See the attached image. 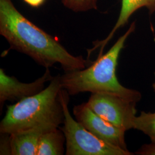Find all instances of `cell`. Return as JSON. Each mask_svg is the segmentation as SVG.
I'll return each mask as SVG.
<instances>
[{
	"label": "cell",
	"instance_id": "obj_1",
	"mask_svg": "<svg viewBox=\"0 0 155 155\" xmlns=\"http://www.w3.org/2000/svg\"><path fill=\"white\" fill-rule=\"evenodd\" d=\"M0 34L11 48L49 68L56 63L64 72L86 68L89 60L72 55L53 36L29 21L18 11L12 0H0Z\"/></svg>",
	"mask_w": 155,
	"mask_h": 155
},
{
	"label": "cell",
	"instance_id": "obj_2",
	"mask_svg": "<svg viewBox=\"0 0 155 155\" xmlns=\"http://www.w3.org/2000/svg\"><path fill=\"white\" fill-rule=\"evenodd\" d=\"M135 29L136 22L134 21L110 49L105 54L98 56L88 68L64 72L61 75L62 89L66 90L70 95L90 92L91 94L113 95L136 103L140 101L141 93L123 86L119 82L116 74L121 51L126 40Z\"/></svg>",
	"mask_w": 155,
	"mask_h": 155
},
{
	"label": "cell",
	"instance_id": "obj_3",
	"mask_svg": "<svg viewBox=\"0 0 155 155\" xmlns=\"http://www.w3.org/2000/svg\"><path fill=\"white\" fill-rule=\"evenodd\" d=\"M61 75L52 78L38 94L8 106L0 123V133L11 134L45 125L59 127L64 124Z\"/></svg>",
	"mask_w": 155,
	"mask_h": 155
},
{
	"label": "cell",
	"instance_id": "obj_4",
	"mask_svg": "<svg viewBox=\"0 0 155 155\" xmlns=\"http://www.w3.org/2000/svg\"><path fill=\"white\" fill-rule=\"evenodd\" d=\"M69 94L62 89L61 100L64 113V126L61 128L66 137V155H131L129 150L106 143L75 120L68 109Z\"/></svg>",
	"mask_w": 155,
	"mask_h": 155
},
{
	"label": "cell",
	"instance_id": "obj_5",
	"mask_svg": "<svg viewBox=\"0 0 155 155\" xmlns=\"http://www.w3.org/2000/svg\"><path fill=\"white\" fill-rule=\"evenodd\" d=\"M95 113L127 131L134 129L136 102L110 94L93 93L86 102Z\"/></svg>",
	"mask_w": 155,
	"mask_h": 155
},
{
	"label": "cell",
	"instance_id": "obj_6",
	"mask_svg": "<svg viewBox=\"0 0 155 155\" xmlns=\"http://www.w3.org/2000/svg\"><path fill=\"white\" fill-rule=\"evenodd\" d=\"M73 113L78 121L94 136L108 144L128 150L125 141L126 131L95 113L87 103L75 106Z\"/></svg>",
	"mask_w": 155,
	"mask_h": 155
},
{
	"label": "cell",
	"instance_id": "obj_7",
	"mask_svg": "<svg viewBox=\"0 0 155 155\" xmlns=\"http://www.w3.org/2000/svg\"><path fill=\"white\" fill-rule=\"evenodd\" d=\"M52 77L49 68L45 74L31 83H22L14 77L6 75L4 70L0 68V108L1 111L6 101H20L38 94L45 89V84L51 81Z\"/></svg>",
	"mask_w": 155,
	"mask_h": 155
},
{
	"label": "cell",
	"instance_id": "obj_8",
	"mask_svg": "<svg viewBox=\"0 0 155 155\" xmlns=\"http://www.w3.org/2000/svg\"><path fill=\"white\" fill-rule=\"evenodd\" d=\"M56 127L45 125L9 134L11 155H37L41 136Z\"/></svg>",
	"mask_w": 155,
	"mask_h": 155
},
{
	"label": "cell",
	"instance_id": "obj_9",
	"mask_svg": "<svg viewBox=\"0 0 155 155\" xmlns=\"http://www.w3.org/2000/svg\"><path fill=\"white\" fill-rule=\"evenodd\" d=\"M143 8H147L150 14L154 13H155V0H122L120 15L114 27L106 39L93 43V48L88 50V56L90 55L93 51L98 48H100L98 56L102 55L104 48L112 39L117 31L127 23L130 17L133 15L134 12Z\"/></svg>",
	"mask_w": 155,
	"mask_h": 155
},
{
	"label": "cell",
	"instance_id": "obj_10",
	"mask_svg": "<svg viewBox=\"0 0 155 155\" xmlns=\"http://www.w3.org/2000/svg\"><path fill=\"white\" fill-rule=\"evenodd\" d=\"M66 137L58 127L44 133L39 141L37 155H63Z\"/></svg>",
	"mask_w": 155,
	"mask_h": 155
},
{
	"label": "cell",
	"instance_id": "obj_11",
	"mask_svg": "<svg viewBox=\"0 0 155 155\" xmlns=\"http://www.w3.org/2000/svg\"><path fill=\"white\" fill-rule=\"evenodd\" d=\"M134 129L143 132L155 143V112L141 111L140 116L135 118Z\"/></svg>",
	"mask_w": 155,
	"mask_h": 155
},
{
	"label": "cell",
	"instance_id": "obj_12",
	"mask_svg": "<svg viewBox=\"0 0 155 155\" xmlns=\"http://www.w3.org/2000/svg\"><path fill=\"white\" fill-rule=\"evenodd\" d=\"M98 0H61L63 5L75 12L97 9Z\"/></svg>",
	"mask_w": 155,
	"mask_h": 155
},
{
	"label": "cell",
	"instance_id": "obj_13",
	"mask_svg": "<svg viewBox=\"0 0 155 155\" xmlns=\"http://www.w3.org/2000/svg\"><path fill=\"white\" fill-rule=\"evenodd\" d=\"M0 155H11V148L9 134L1 133Z\"/></svg>",
	"mask_w": 155,
	"mask_h": 155
},
{
	"label": "cell",
	"instance_id": "obj_14",
	"mask_svg": "<svg viewBox=\"0 0 155 155\" xmlns=\"http://www.w3.org/2000/svg\"><path fill=\"white\" fill-rule=\"evenodd\" d=\"M137 155H155V143L144 144L136 152Z\"/></svg>",
	"mask_w": 155,
	"mask_h": 155
},
{
	"label": "cell",
	"instance_id": "obj_15",
	"mask_svg": "<svg viewBox=\"0 0 155 155\" xmlns=\"http://www.w3.org/2000/svg\"><path fill=\"white\" fill-rule=\"evenodd\" d=\"M26 4H27L33 8H38L42 5L45 3V0H23Z\"/></svg>",
	"mask_w": 155,
	"mask_h": 155
},
{
	"label": "cell",
	"instance_id": "obj_16",
	"mask_svg": "<svg viewBox=\"0 0 155 155\" xmlns=\"http://www.w3.org/2000/svg\"><path fill=\"white\" fill-rule=\"evenodd\" d=\"M153 89H154V90L155 91V81L154 83H153Z\"/></svg>",
	"mask_w": 155,
	"mask_h": 155
}]
</instances>
